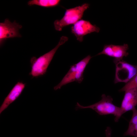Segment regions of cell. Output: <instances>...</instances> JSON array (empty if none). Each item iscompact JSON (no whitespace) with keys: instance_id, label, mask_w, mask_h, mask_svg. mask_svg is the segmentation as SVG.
I'll return each mask as SVG.
<instances>
[{"instance_id":"30bf717a","label":"cell","mask_w":137,"mask_h":137,"mask_svg":"<svg viewBox=\"0 0 137 137\" xmlns=\"http://www.w3.org/2000/svg\"><path fill=\"white\" fill-rule=\"evenodd\" d=\"M26 85L25 83L18 82L13 87L0 107V114L12 103L21 94Z\"/></svg>"},{"instance_id":"4fadbf2b","label":"cell","mask_w":137,"mask_h":137,"mask_svg":"<svg viewBox=\"0 0 137 137\" xmlns=\"http://www.w3.org/2000/svg\"><path fill=\"white\" fill-rule=\"evenodd\" d=\"M137 88V74L120 90V92L125 91L131 89Z\"/></svg>"},{"instance_id":"7a4b0ae2","label":"cell","mask_w":137,"mask_h":137,"mask_svg":"<svg viewBox=\"0 0 137 137\" xmlns=\"http://www.w3.org/2000/svg\"><path fill=\"white\" fill-rule=\"evenodd\" d=\"M101 98V100L98 102L87 106H82L77 102L75 109L77 110L82 109L90 108L100 115L113 114L115 117V122H117L122 115L120 107L113 104V99L110 96L103 94Z\"/></svg>"},{"instance_id":"5bb4252c","label":"cell","mask_w":137,"mask_h":137,"mask_svg":"<svg viewBox=\"0 0 137 137\" xmlns=\"http://www.w3.org/2000/svg\"><path fill=\"white\" fill-rule=\"evenodd\" d=\"M105 134L106 137H111V130L109 127H107L105 130Z\"/></svg>"},{"instance_id":"3957f363","label":"cell","mask_w":137,"mask_h":137,"mask_svg":"<svg viewBox=\"0 0 137 137\" xmlns=\"http://www.w3.org/2000/svg\"><path fill=\"white\" fill-rule=\"evenodd\" d=\"M92 57L89 55L76 64L71 66L67 74L60 82L54 87L55 90L63 86L74 81L80 83L83 79V73L85 68Z\"/></svg>"},{"instance_id":"9c48e42d","label":"cell","mask_w":137,"mask_h":137,"mask_svg":"<svg viewBox=\"0 0 137 137\" xmlns=\"http://www.w3.org/2000/svg\"><path fill=\"white\" fill-rule=\"evenodd\" d=\"M137 105V88L126 91L120 107L122 114L129 111L132 110Z\"/></svg>"},{"instance_id":"52a82bcc","label":"cell","mask_w":137,"mask_h":137,"mask_svg":"<svg viewBox=\"0 0 137 137\" xmlns=\"http://www.w3.org/2000/svg\"><path fill=\"white\" fill-rule=\"evenodd\" d=\"M99 28L93 25L88 21L81 19L73 25L71 27L72 33L80 42L83 41L84 36L93 32H98Z\"/></svg>"},{"instance_id":"8fae6325","label":"cell","mask_w":137,"mask_h":137,"mask_svg":"<svg viewBox=\"0 0 137 137\" xmlns=\"http://www.w3.org/2000/svg\"><path fill=\"white\" fill-rule=\"evenodd\" d=\"M132 111L133 114L128 128L124 133V135L137 137V110L135 108Z\"/></svg>"},{"instance_id":"8992f818","label":"cell","mask_w":137,"mask_h":137,"mask_svg":"<svg viewBox=\"0 0 137 137\" xmlns=\"http://www.w3.org/2000/svg\"><path fill=\"white\" fill-rule=\"evenodd\" d=\"M22 26L15 21L11 22L8 19L0 23V44L1 45L5 40L10 38L21 37L19 30Z\"/></svg>"},{"instance_id":"ba28073f","label":"cell","mask_w":137,"mask_h":137,"mask_svg":"<svg viewBox=\"0 0 137 137\" xmlns=\"http://www.w3.org/2000/svg\"><path fill=\"white\" fill-rule=\"evenodd\" d=\"M128 49L127 44L122 45H106L104 46L103 50L97 55L103 54L113 57L115 59H122L124 57H127L129 55L127 51Z\"/></svg>"},{"instance_id":"277c9868","label":"cell","mask_w":137,"mask_h":137,"mask_svg":"<svg viewBox=\"0 0 137 137\" xmlns=\"http://www.w3.org/2000/svg\"><path fill=\"white\" fill-rule=\"evenodd\" d=\"M88 3H84L75 7L66 10L64 15L60 20H57L54 22L55 29L61 31L64 27L74 25L82 18L84 12L89 7Z\"/></svg>"},{"instance_id":"7c38bea8","label":"cell","mask_w":137,"mask_h":137,"mask_svg":"<svg viewBox=\"0 0 137 137\" xmlns=\"http://www.w3.org/2000/svg\"><path fill=\"white\" fill-rule=\"evenodd\" d=\"M59 0H32L28 2V5H36L44 7H51L56 6L60 3Z\"/></svg>"},{"instance_id":"5b68a950","label":"cell","mask_w":137,"mask_h":137,"mask_svg":"<svg viewBox=\"0 0 137 137\" xmlns=\"http://www.w3.org/2000/svg\"><path fill=\"white\" fill-rule=\"evenodd\" d=\"M115 73L114 82H122L126 83L137 74V64L133 65L122 59H114Z\"/></svg>"},{"instance_id":"6da1fadb","label":"cell","mask_w":137,"mask_h":137,"mask_svg":"<svg viewBox=\"0 0 137 137\" xmlns=\"http://www.w3.org/2000/svg\"><path fill=\"white\" fill-rule=\"evenodd\" d=\"M68 39L64 36H62L57 45L49 52L38 58L33 57L30 60L31 71L29 74L33 77H38L45 74L48 66L59 47Z\"/></svg>"}]
</instances>
